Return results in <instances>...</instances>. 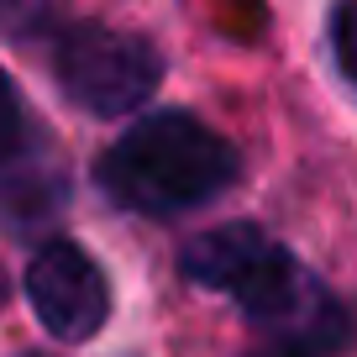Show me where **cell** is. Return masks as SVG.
<instances>
[{
    "instance_id": "277c9868",
    "label": "cell",
    "mask_w": 357,
    "mask_h": 357,
    "mask_svg": "<svg viewBox=\"0 0 357 357\" xmlns=\"http://www.w3.org/2000/svg\"><path fill=\"white\" fill-rule=\"evenodd\" d=\"M26 300H32V315L47 326V336L58 342H89L111 321V284L74 236H53L32 252Z\"/></svg>"
},
{
    "instance_id": "9c48e42d",
    "label": "cell",
    "mask_w": 357,
    "mask_h": 357,
    "mask_svg": "<svg viewBox=\"0 0 357 357\" xmlns=\"http://www.w3.org/2000/svg\"><path fill=\"white\" fill-rule=\"evenodd\" d=\"M26 357H37V352H26Z\"/></svg>"
},
{
    "instance_id": "ba28073f",
    "label": "cell",
    "mask_w": 357,
    "mask_h": 357,
    "mask_svg": "<svg viewBox=\"0 0 357 357\" xmlns=\"http://www.w3.org/2000/svg\"><path fill=\"white\" fill-rule=\"evenodd\" d=\"M0 305H6V268H0Z\"/></svg>"
},
{
    "instance_id": "52a82bcc",
    "label": "cell",
    "mask_w": 357,
    "mask_h": 357,
    "mask_svg": "<svg viewBox=\"0 0 357 357\" xmlns=\"http://www.w3.org/2000/svg\"><path fill=\"white\" fill-rule=\"evenodd\" d=\"M247 357H300V352H289V347H273V342H268V347H257V352H247Z\"/></svg>"
},
{
    "instance_id": "3957f363",
    "label": "cell",
    "mask_w": 357,
    "mask_h": 357,
    "mask_svg": "<svg viewBox=\"0 0 357 357\" xmlns=\"http://www.w3.org/2000/svg\"><path fill=\"white\" fill-rule=\"evenodd\" d=\"M58 89L89 116H126L147 100L163 79V53L147 37L121 26L79 22L63 26L53 43Z\"/></svg>"
},
{
    "instance_id": "5b68a950",
    "label": "cell",
    "mask_w": 357,
    "mask_h": 357,
    "mask_svg": "<svg viewBox=\"0 0 357 357\" xmlns=\"http://www.w3.org/2000/svg\"><path fill=\"white\" fill-rule=\"evenodd\" d=\"M43 137H37L32 121V105L26 95L16 89V79L0 68V174H16V168H32L43 163Z\"/></svg>"
},
{
    "instance_id": "8992f818",
    "label": "cell",
    "mask_w": 357,
    "mask_h": 357,
    "mask_svg": "<svg viewBox=\"0 0 357 357\" xmlns=\"http://www.w3.org/2000/svg\"><path fill=\"white\" fill-rule=\"evenodd\" d=\"M331 53L342 74L357 84V6H336L331 11Z\"/></svg>"
},
{
    "instance_id": "6da1fadb",
    "label": "cell",
    "mask_w": 357,
    "mask_h": 357,
    "mask_svg": "<svg viewBox=\"0 0 357 357\" xmlns=\"http://www.w3.org/2000/svg\"><path fill=\"white\" fill-rule=\"evenodd\" d=\"M178 263H184V279L231 294L247 321L273 331V347H289L300 357H321L342 342V310L331 305V294L263 226L252 221L211 226L195 242H184Z\"/></svg>"
},
{
    "instance_id": "7a4b0ae2",
    "label": "cell",
    "mask_w": 357,
    "mask_h": 357,
    "mask_svg": "<svg viewBox=\"0 0 357 357\" xmlns=\"http://www.w3.org/2000/svg\"><path fill=\"white\" fill-rule=\"evenodd\" d=\"M236 174H242L236 147L190 111L142 116L100 158V190L153 221H174L221 200Z\"/></svg>"
}]
</instances>
